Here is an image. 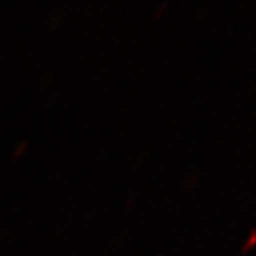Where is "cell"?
Returning <instances> with one entry per match:
<instances>
[{"label":"cell","mask_w":256,"mask_h":256,"mask_svg":"<svg viewBox=\"0 0 256 256\" xmlns=\"http://www.w3.org/2000/svg\"><path fill=\"white\" fill-rule=\"evenodd\" d=\"M252 244H254V235H251V238L248 240V246H246V248L242 249V252H246V251H248L249 248H252Z\"/></svg>","instance_id":"6da1fadb"}]
</instances>
